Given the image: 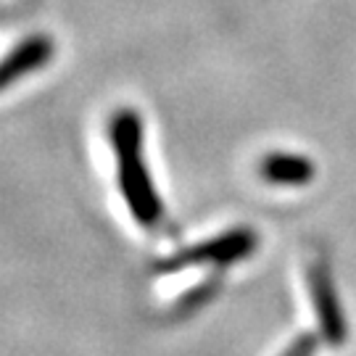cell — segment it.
Returning <instances> with one entry per match:
<instances>
[{"label": "cell", "mask_w": 356, "mask_h": 356, "mask_svg": "<svg viewBox=\"0 0 356 356\" xmlns=\"http://www.w3.org/2000/svg\"><path fill=\"white\" fill-rule=\"evenodd\" d=\"M261 177L272 182V185H306L314 177V164L306 156H296V153H269L259 166Z\"/></svg>", "instance_id": "cell-5"}, {"label": "cell", "mask_w": 356, "mask_h": 356, "mask_svg": "<svg viewBox=\"0 0 356 356\" xmlns=\"http://www.w3.org/2000/svg\"><path fill=\"white\" fill-rule=\"evenodd\" d=\"M309 291L314 296V309L319 312L322 319V330L330 341H341L343 338V317H341V309H338V298L330 285V277L322 264H312L309 267Z\"/></svg>", "instance_id": "cell-3"}, {"label": "cell", "mask_w": 356, "mask_h": 356, "mask_svg": "<svg viewBox=\"0 0 356 356\" xmlns=\"http://www.w3.org/2000/svg\"><path fill=\"white\" fill-rule=\"evenodd\" d=\"M254 245H256L254 232H248V229H232V232H225V235H219L214 241H206L201 245H195V248L182 251L179 256L164 261L161 269L175 272V269L191 267V264H232V261H238V259L251 254Z\"/></svg>", "instance_id": "cell-2"}, {"label": "cell", "mask_w": 356, "mask_h": 356, "mask_svg": "<svg viewBox=\"0 0 356 356\" xmlns=\"http://www.w3.org/2000/svg\"><path fill=\"white\" fill-rule=\"evenodd\" d=\"M111 145L116 153L119 188L132 216L143 227H153L161 219V201L153 191L148 169L143 164V124L135 111H116L111 119Z\"/></svg>", "instance_id": "cell-1"}, {"label": "cell", "mask_w": 356, "mask_h": 356, "mask_svg": "<svg viewBox=\"0 0 356 356\" xmlns=\"http://www.w3.org/2000/svg\"><path fill=\"white\" fill-rule=\"evenodd\" d=\"M51 56H53V42L48 38L35 35V38L24 40V42L16 45V48L6 56V61H3V69H0V82H3V88H8L13 79L35 72V69H40L42 64H48Z\"/></svg>", "instance_id": "cell-4"}]
</instances>
